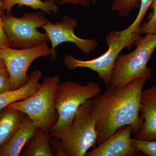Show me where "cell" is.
<instances>
[{
  "mask_svg": "<svg viewBox=\"0 0 156 156\" xmlns=\"http://www.w3.org/2000/svg\"><path fill=\"white\" fill-rule=\"evenodd\" d=\"M153 9L148 20L140 27L138 33L140 34H156V0H154L151 5Z\"/></svg>",
  "mask_w": 156,
  "mask_h": 156,
  "instance_id": "cell-20",
  "label": "cell"
},
{
  "mask_svg": "<svg viewBox=\"0 0 156 156\" xmlns=\"http://www.w3.org/2000/svg\"><path fill=\"white\" fill-rule=\"evenodd\" d=\"M9 47H10V44L4 30L2 17L0 16V49Z\"/></svg>",
  "mask_w": 156,
  "mask_h": 156,
  "instance_id": "cell-24",
  "label": "cell"
},
{
  "mask_svg": "<svg viewBox=\"0 0 156 156\" xmlns=\"http://www.w3.org/2000/svg\"><path fill=\"white\" fill-rule=\"evenodd\" d=\"M135 50L131 53L119 55L115 60L109 85L125 86L138 78L151 77L148 62L156 48V34L138 36L134 42Z\"/></svg>",
  "mask_w": 156,
  "mask_h": 156,
  "instance_id": "cell-3",
  "label": "cell"
},
{
  "mask_svg": "<svg viewBox=\"0 0 156 156\" xmlns=\"http://www.w3.org/2000/svg\"><path fill=\"white\" fill-rule=\"evenodd\" d=\"M46 13L40 10L37 12L25 13L20 17H14L11 13L1 17L10 47L27 49L50 42L46 33H42L37 30L49 21L45 17Z\"/></svg>",
  "mask_w": 156,
  "mask_h": 156,
  "instance_id": "cell-5",
  "label": "cell"
},
{
  "mask_svg": "<svg viewBox=\"0 0 156 156\" xmlns=\"http://www.w3.org/2000/svg\"><path fill=\"white\" fill-rule=\"evenodd\" d=\"M37 127L26 115L22 124L14 136L0 150V156H18L22 149L34 136Z\"/></svg>",
  "mask_w": 156,
  "mask_h": 156,
  "instance_id": "cell-12",
  "label": "cell"
},
{
  "mask_svg": "<svg viewBox=\"0 0 156 156\" xmlns=\"http://www.w3.org/2000/svg\"><path fill=\"white\" fill-rule=\"evenodd\" d=\"M101 91L99 85L93 81L86 85L75 81L59 83L55 96L58 120L49 132L52 137L62 139L69 130L78 108L86 101L93 98Z\"/></svg>",
  "mask_w": 156,
  "mask_h": 156,
  "instance_id": "cell-2",
  "label": "cell"
},
{
  "mask_svg": "<svg viewBox=\"0 0 156 156\" xmlns=\"http://www.w3.org/2000/svg\"><path fill=\"white\" fill-rule=\"evenodd\" d=\"M132 144L146 156H156V140H139L132 138Z\"/></svg>",
  "mask_w": 156,
  "mask_h": 156,
  "instance_id": "cell-19",
  "label": "cell"
},
{
  "mask_svg": "<svg viewBox=\"0 0 156 156\" xmlns=\"http://www.w3.org/2000/svg\"><path fill=\"white\" fill-rule=\"evenodd\" d=\"M25 116L22 112L9 106L0 110V150L18 131Z\"/></svg>",
  "mask_w": 156,
  "mask_h": 156,
  "instance_id": "cell-13",
  "label": "cell"
},
{
  "mask_svg": "<svg viewBox=\"0 0 156 156\" xmlns=\"http://www.w3.org/2000/svg\"><path fill=\"white\" fill-rule=\"evenodd\" d=\"M139 35V33L135 34L128 38L122 39L117 37L111 32L106 36L108 49L106 52L98 57L87 60H80L68 54L64 56L65 66L69 69L89 68L97 73L99 79L108 86L110 83L112 71L117 56L124 48L132 47L135 39Z\"/></svg>",
  "mask_w": 156,
  "mask_h": 156,
  "instance_id": "cell-7",
  "label": "cell"
},
{
  "mask_svg": "<svg viewBox=\"0 0 156 156\" xmlns=\"http://www.w3.org/2000/svg\"><path fill=\"white\" fill-rule=\"evenodd\" d=\"M77 25L78 22L76 20L65 15L60 22L53 23L48 21L42 27L51 42V61H54L57 58L56 48L62 43H73L79 50L86 54H90L97 48L98 43L94 39H82L76 35L74 30Z\"/></svg>",
  "mask_w": 156,
  "mask_h": 156,
  "instance_id": "cell-9",
  "label": "cell"
},
{
  "mask_svg": "<svg viewBox=\"0 0 156 156\" xmlns=\"http://www.w3.org/2000/svg\"><path fill=\"white\" fill-rule=\"evenodd\" d=\"M140 0H115L111 8L122 17H128L133 9L139 7Z\"/></svg>",
  "mask_w": 156,
  "mask_h": 156,
  "instance_id": "cell-18",
  "label": "cell"
},
{
  "mask_svg": "<svg viewBox=\"0 0 156 156\" xmlns=\"http://www.w3.org/2000/svg\"><path fill=\"white\" fill-rule=\"evenodd\" d=\"M59 81V76L44 78L42 86L36 92L8 106L22 112L32 120L37 127L49 133L58 122L55 96Z\"/></svg>",
  "mask_w": 156,
  "mask_h": 156,
  "instance_id": "cell-4",
  "label": "cell"
},
{
  "mask_svg": "<svg viewBox=\"0 0 156 156\" xmlns=\"http://www.w3.org/2000/svg\"><path fill=\"white\" fill-rule=\"evenodd\" d=\"M92 98L78 108L71 126L61 140L67 156H84L89 149L95 147L97 134L92 116Z\"/></svg>",
  "mask_w": 156,
  "mask_h": 156,
  "instance_id": "cell-6",
  "label": "cell"
},
{
  "mask_svg": "<svg viewBox=\"0 0 156 156\" xmlns=\"http://www.w3.org/2000/svg\"><path fill=\"white\" fill-rule=\"evenodd\" d=\"M52 136L37 127L34 136L26 144L23 156H54L50 146Z\"/></svg>",
  "mask_w": 156,
  "mask_h": 156,
  "instance_id": "cell-15",
  "label": "cell"
},
{
  "mask_svg": "<svg viewBox=\"0 0 156 156\" xmlns=\"http://www.w3.org/2000/svg\"><path fill=\"white\" fill-rule=\"evenodd\" d=\"M11 90V77L6 68L0 71V94Z\"/></svg>",
  "mask_w": 156,
  "mask_h": 156,
  "instance_id": "cell-21",
  "label": "cell"
},
{
  "mask_svg": "<svg viewBox=\"0 0 156 156\" xmlns=\"http://www.w3.org/2000/svg\"><path fill=\"white\" fill-rule=\"evenodd\" d=\"M58 5H65L70 4L73 5H80L86 8H89L90 6L91 0H56Z\"/></svg>",
  "mask_w": 156,
  "mask_h": 156,
  "instance_id": "cell-23",
  "label": "cell"
},
{
  "mask_svg": "<svg viewBox=\"0 0 156 156\" xmlns=\"http://www.w3.org/2000/svg\"><path fill=\"white\" fill-rule=\"evenodd\" d=\"M140 117L143 121L142 127L134 138L145 141L156 140V85L143 90Z\"/></svg>",
  "mask_w": 156,
  "mask_h": 156,
  "instance_id": "cell-11",
  "label": "cell"
},
{
  "mask_svg": "<svg viewBox=\"0 0 156 156\" xmlns=\"http://www.w3.org/2000/svg\"><path fill=\"white\" fill-rule=\"evenodd\" d=\"M98 1V0H91V2H92V4H95V3L97 2Z\"/></svg>",
  "mask_w": 156,
  "mask_h": 156,
  "instance_id": "cell-27",
  "label": "cell"
},
{
  "mask_svg": "<svg viewBox=\"0 0 156 156\" xmlns=\"http://www.w3.org/2000/svg\"><path fill=\"white\" fill-rule=\"evenodd\" d=\"M2 10L5 11L7 14H11L13 7L17 5L19 8L25 6L34 10L40 9L49 15L58 13V4L56 0H2Z\"/></svg>",
  "mask_w": 156,
  "mask_h": 156,
  "instance_id": "cell-16",
  "label": "cell"
},
{
  "mask_svg": "<svg viewBox=\"0 0 156 156\" xmlns=\"http://www.w3.org/2000/svg\"><path fill=\"white\" fill-rule=\"evenodd\" d=\"M147 80L146 78H138L125 86L108 85L103 94L92 98L96 145L101 144L118 129L126 125L132 126L135 137L142 126L140 117V99Z\"/></svg>",
  "mask_w": 156,
  "mask_h": 156,
  "instance_id": "cell-1",
  "label": "cell"
},
{
  "mask_svg": "<svg viewBox=\"0 0 156 156\" xmlns=\"http://www.w3.org/2000/svg\"><path fill=\"white\" fill-rule=\"evenodd\" d=\"M153 1L154 0H140L139 12L134 22L124 30L113 31L115 35L120 39H126L134 34L139 33L138 31L141 27V22Z\"/></svg>",
  "mask_w": 156,
  "mask_h": 156,
  "instance_id": "cell-17",
  "label": "cell"
},
{
  "mask_svg": "<svg viewBox=\"0 0 156 156\" xmlns=\"http://www.w3.org/2000/svg\"><path fill=\"white\" fill-rule=\"evenodd\" d=\"M3 2L2 0H0V16L2 17L4 15V12L2 10V7Z\"/></svg>",
  "mask_w": 156,
  "mask_h": 156,
  "instance_id": "cell-26",
  "label": "cell"
},
{
  "mask_svg": "<svg viewBox=\"0 0 156 156\" xmlns=\"http://www.w3.org/2000/svg\"><path fill=\"white\" fill-rule=\"evenodd\" d=\"M42 76L41 71L36 70L31 73L28 82L24 86L0 94V110L11 104L23 100L36 92L42 86V83H39Z\"/></svg>",
  "mask_w": 156,
  "mask_h": 156,
  "instance_id": "cell-14",
  "label": "cell"
},
{
  "mask_svg": "<svg viewBox=\"0 0 156 156\" xmlns=\"http://www.w3.org/2000/svg\"><path fill=\"white\" fill-rule=\"evenodd\" d=\"M50 146L55 156H67L61 140L52 137L50 140Z\"/></svg>",
  "mask_w": 156,
  "mask_h": 156,
  "instance_id": "cell-22",
  "label": "cell"
},
{
  "mask_svg": "<svg viewBox=\"0 0 156 156\" xmlns=\"http://www.w3.org/2000/svg\"><path fill=\"white\" fill-rule=\"evenodd\" d=\"M6 68L5 65L4 63L3 59L0 57V71L2 70L5 69Z\"/></svg>",
  "mask_w": 156,
  "mask_h": 156,
  "instance_id": "cell-25",
  "label": "cell"
},
{
  "mask_svg": "<svg viewBox=\"0 0 156 156\" xmlns=\"http://www.w3.org/2000/svg\"><path fill=\"white\" fill-rule=\"evenodd\" d=\"M133 132V127L130 125L121 127L97 147L87 152L86 156H146L132 145Z\"/></svg>",
  "mask_w": 156,
  "mask_h": 156,
  "instance_id": "cell-10",
  "label": "cell"
},
{
  "mask_svg": "<svg viewBox=\"0 0 156 156\" xmlns=\"http://www.w3.org/2000/svg\"><path fill=\"white\" fill-rule=\"evenodd\" d=\"M51 53L52 49L47 43L27 49H15L9 47L0 49V57L11 77L12 90L19 89L27 83L29 79L27 72L35 60L48 57Z\"/></svg>",
  "mask_w": 156,
  "mask_h": 156,
  "instance_id": "cell-8",
  "label": "cell"
}]
</instances>
